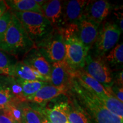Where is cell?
<instances>
[{
	"instance_id": "cell-1",
	"label": "cell",
	"mask_w": 123,
	"mask_h": 123,
	"mask_svg": "<svg viewBox=\"0 0 123 123\" xmlns=\"http://www.w3.org/2000/svg\"><path fill=\"white\" fill-rule=\"evenodd\" d=\"M69 88L85 109L86 113L96 123H123V119L109 111L95 95L72 77Z\"/></svg>"
},
{
	"instance_id": "cell-2",
	"label": "cell",
	"mask_w": 123,
	"mask_h": 123,
	"mask_svg": "<svg viewBox=\"0 0 123 123\" xmlns=\"http://www.w3.org/2000/svg\"><path fill=\"white\" fill-rule=\"evenodd\" d=\"M35 48H36L35 43L31 40L19 20L12 12L10 24L4 39L0 43V50L18 58L24 57L30 50Z\"/></svg>"
},
{
	"instance_id": "cell-3",
	"label": "cell",
	"mask_w": 123,
	"mask_h": 123,
	"mask_svg": "<svg viewBox=\"0 0 123 123\" xmlns=\"http://www.w3.org/2000/svg\"><path fill=\"white\" fill-rule=\"evenodd\" d=\"M66 50V62L72 71L83 69L89 51L78 37V25H70L59 28Z\"/></svg>"
},
{
	"instance_id": "cell-4",
	"label": "cell",
	"mask_w": 123,
	"mask_h": 123,
	"mask_svg": "<svg viewBox=\"0 0 123 123\" xmlns=\"http://www.w3.org/2000/svg\"><path fill=\"white\" fill-rule=\"evenodd\" d=\"M12 12L19 20L35 46L53 30L50 22L43 14L35 12Z\"/></svg>"
},
{
	"instance_id": "cell-5",
	"label": "cell",
	"mask_w": 123,
	"mask_h": 123,
	"mask_svg": "<svg viewBox=\"0 0 123 123\" xmlns=\"http://www.w3.org/2000/svg\"><path fill=\"white\" fill-rule=\"evenodd\" d=\"M36 48L50 64L66 62V50L63 38L59 29H53Z\"/></svg>"
},
{
	"instance_id": "cell-6",
	"label": "cell",
	"mask_w": 123,
	"mask_h": 123,
	"mask_svg": "<svg viewBox=\"0 0 123 123\" xmlns=\"http://www.w3.org/2000/svg\"><path fill=\"white\" fill-rule=\"evenodd\" d=\"M120 34L121 30L117 25L110 22L104 24L95 43L96 56L103 57L107 51L116 45Z\"/></svg>"
},
{
	"instance_id": "cell-7",
	"label": "cell",
	"mask_w": 123,
	"mask_h": 123,
	"mask_svg": "<svg viewBox=\"0 0 123 123\" xmlns=\"http://www.w3.org/2000/svg\"><path fill=\"white\" fill-rule=\"evenodd\" d=\"M83 69L103 86H111L113 83L111 71L103 57L96 56L93 58L88 54Z\"/></svg>"
},
{
	"instance_id": "cell-8",
	"label": "cell",
	"mask_w": 123,
	"mask_h": 123,
	"mask_svg": "<svg viewBox=\"0 0 123 123\" xmlns=\"http://www.w3.org/2000/svg\"><path fill=\"white\" fill-rule=\"evenodd\" d=\"M111 5L105 0L88 1L84 8L83 18L99 26L110 13Z\"/></svg>"
},
{
	"instance_id": "cell-9",
	"label": "cell",
	"mask_w": 123,
	"mask_h": 123,
	"mask_svg": "<svg viewBox=\"0 0 123 123\" xmlns=\"http://www.w3.org/2000/svg\"><path fill=\"white\" fill-rule=\"evenodd\" d=\"M88 1L71 0L63 2L61 28L70 25H78L83 18L84 8Z\"/></svg>"
},
{
	"instance_id": "cell-10",
	"label": "cell",
	"mask_w": 123,
	"mask_h": 123,
	"mask_svg": "<svg viewBox=\"0 0 123 123\" xmlns=\"http://www.w3.org/2000/svg\"><path fill=\"white\" fill-rule=\"evenodd\" d=\"M25 64L34 69L49 82L51 72V64L41 54L37 48L32 49L23 57Z\"/></svg>"
},
{
	"instance_id": "cell-11",
	"label": "cell",
	"mask_w": 123,
	"mask_h": 123,
	"mask_svg": "<svg viewBox=\"0 0 123 123\" xmlns=\"http://www.w3.org/2000/svg\"><path fill=\"white\" fill-rule=\"evenodd\" d=\"M68 90L69 87L67 86H54L48 84L42 87L33 96L28 98L27 101L44 105L60 95L65 94Z\"/></svg>"
},
{
	"instance_id": "cell-12",
	"label": "cell",
	"mask_w": 123,
	"mask_h": 123,
	"mask_svg": "<svg viewBox=\"0 0 123 123\" xmlns=\"http://www.w3.org/2000/svg\"><path fill=\"white\" fill-rule=\"evenodd\" d=\"M70 75L76 79L81 86L93 93L95 96H112L108 93L105 87L103 84L93 79L83 69L71 71Z\"/></svg>"
},
{
	"instance_id": "cell-13",
	"label": "cell",
	"mask_w": 123,
	"mask_h": 123,
	"mask_svg": "<svg viewBox=\"0 0 123 123\" xmlns=\"http://www.w3.org/2000/svg\"><path fill=\"white\" fill-rule=\"evenodd\" d=\"M71 71L66 62L51 63L49 82L54 86H65L69 87L72 79L70 75Z\"/></svg>"
},
{
	"instance_id": "cell-14",
	"label": "cell",
	"mask_w": 123,
	"mask_h": 123,
	"mask_svg": "<svg viewBox=\"0 0 123 123\" xmlns=\"http://www.w3.org/2000/svg\"><path fill=\"white\" fill-rule=\"evenodd\" d=\"M43 14L48 19L54 29L61 28L62 23L63 1L59 0L46 1L41 6Z\"/></svg>"
},
{
	"instance_id": "cell-15",
	"label": "cell",
	"mask_w": 123,
	"mask_h": 123,
	"mask_svg": "<svg viewBox=\"0 0 123 123\" xmlns=\"http://www.w3.org/2000/svg\"><path fill=\"white\" fill-rule=\"evenodd\" d=\"M98 27L90 21L82 18L78 24V37L81 42L88 51L96 42L98 37Z\"/></svg>"
},
{
	"instance_id": "cell-16",
	"label": "cell",
	"mask_w": 123,
	"mask_h": 123,
	"mask_svg": "<svg viewBox=\"0 0 123 123\" xmlns=\"http://www.w3.org/2000/svg\"><path fill=\"white\" fill-rule=\"evenodd\" d=\"M69 111L70 105L68 103L61 102L55 104L51 108H46L39 112L53 123H68Z\"/></svg>"
},
{
	"instance_id": "cell-17",
	"label": "cell",
	"mask_w": 123,
	"mask_h": 123,
	"mask_svg": "<svg viewBox=\"0 0 123 123\" xmlns=\"http://www.w3.org/2000/svg\"><path fill=\"white\" fill-rule=\"evenodd\" d=\"M14 77L24 80H38L48 82L38 72L25 64L22 61H18L15 64Z\"/></svg>"
},
{
	"instance_id": "cell-18",
	"label": "cell",
	"mask_w": 123,
	"mask_h": 123,
	"mask_svg": "<svg viewBox=\"0 0 123 123\" xmlns=\"http://www.w3.org/2000/svg\"><path fill=\"white\" fill-rule=\"evenodd\" d=\"M5 1L12 11L35 12L43 14L42 7L35 0H9Z\"/></svg>"
},
{
	"instance_id": "cell-19",
	"label": "cell",
	"mask_w": 123,
	"mask_h": 123,
	"mask_svg": "<svg viewBox=\"0 0 123 123\" xmlns=\"http://www.w3.org/2000/svg\"><path fill=\"white\" fill-rule=\"evenodd\" d=\"M11 104H15L9 83V76L0 75V110H4Z\"/></svg>"
},
{
	"instance_id": "cell-20",
	"label": "cell",
	"mask_w": 123,
	"mask_h": 123,
	"mask_svg": "<svg viewBox=\"0 0 123 123\" xmlns=\"http://www.w3.org/2000/svg\"><path fill=\"white\" fill-rule=\"evenodd\" d=\"M95 96L109 111L123 119V102L113 96Z\"/></svg>"
},
{
	"instance_id": "cell-21",
	"label": "cell",
	"mask_w": 123,
	"mask_h": 123,
	"mask_svg": "<svg viewBox=\"0 0 123 123\" xmlns=\"http://www.w3.org/2000/svg\"><path fill=\"white\" fill-rule=\"evenodd\" d=\"M70 111L68 115V123H92L88 115L75 101L68 103Z\"/></svg>"
},
{
	"instance_id": "cell-22",
	"label": "cell",
	"mask_w": 123,
	"mask_h": 123,
	"mask_svg": "<svg viewBox=\"0 0 123 123\" xmlns=\"http://www.w3.org/2000/svg\"><path fill=\"white\" fill-rule=\"evenodd\" d=\"M17 62L14 56L0 50V75L14 76L15 66Z\"/></svg>"
},
{
	"instance_id": "cell-23",
	"label": "cell",
	"mask_w": 123,
	"mask_h": 123,
	"mask_svg": "<svg viewBox=\"0 0 123 123\" xmlns=\"http://www.w3.org/2000/svg\"><path fill=\"white\" fill-rule=\"evenodd\" d=\"M17 79L21 86L23 95L26 100V101L28 98L34 95L42 87L48 84V82L43 81H28L18 79V78H17Z\"/></svg>"
},
{
	"instance_id": "cell-24",
	"label": "cell",
	"mask_w": 123,
	"mask_h": 123,
	"mask_svg": "<svg viewBox=\"0 0 123 123\" xmlns=\"http://www.w3.org/2000/svg\"><path fill=\"white\" fill-rule=\"evenodd\" d=\"M103 59L107 64L111 67H117L122 66L123 63V44H117L110 53L103 56Z\"/></svg>"
},
{
	"instance_id": "cell-25",
	"label": "cell",
	"mask_w": 123,
	"mask_h": 123,
	"mask_svg": "<svg viewBox=\"0 0 123 123\" xmlns=\"http://www.w3.org/2000/svg\"><path fill=\"white\" fill-rule=\"evenodd\" d=\"M22 123H42L43 116L38 111L28 105L21 104Z\"/></svg>"
},
{
	"instance_id": "cell-26",
	"label": "cell",
	"mask_w": 123,
	"mask_h": 123,
	"mask_svg": "<svg viewBox=\"0 0 123 123\" xmlns=\"http://www.w3.org/2000/svg\"><path fill=\"white\" fill-rule=\"evenodd\" d=\"M5 115H7L18 123H22V110L21 104H11L3 110Z\"/></svg>"
},
{
	"instance_id": "cell-27",
	"label": "cell",
	"mask_w": 123,
	"mask_h": 123,
	"mask_svg": "<svg viewBox=\"0 0 123 123\" xmlns=\"http://www.w3.org/2000/svg\"><path fill=\"white\" fill-rule=\"evenodd\" d=\"M12 15V12L10 9H9L0 18V43L4 39L5 34L11 20Z\"/></svg>"
},
{
	"instance_id": "cell-28",
	"label": "cell",
	"mask_w": 123,
	"mask_h": 123,
	"mask_svg": "<svg viewBox=\"0 0 123 123\" xmlns=\"http://www.w3.org/2000/svg\"><path fill=\"white\" fill-rule=\"evenodd\" d=\"M115 83H113L115 85L119 86V87H123V70L119 72L116 75L115 79L114 80Z\"/></svg>"
},
{
	"instance_id": "cell-29",
	"label": "cell",
	"mask_w": 123,
	"mask_h": 123,
	"mask_svg": "<svg viewBox=\"0 0 123 123\" xmlns=\"http://www.w3.org/2000/svg\"><path fill=\"white\" fill-rule=\"evenodd\" d=\"M0 123H18L14 120L7 115L3 114H0Z\"/></svg>"
},
{
	"instance_id": "cell-30",
	"label": "cell",
	"mask_w": 123,
	"mask_h": 123,
	"mask_svg": "<svg viewBox=\"0 0 123 123\" xmlns=\"http://www.w3.org/2000/svg\"><path fill=\"white\" fill-rule=\"evenodd\" d=\"M9 9L8 6H7L6 4L5 3V1H1L0 0V18Z\"/></svg>"
},
{
	"instance_id": "cell-31",
	"label": "cell",
	"mask_w": 123,
	"mask_h": 123,
	"mask_svg": "<svg viewBox=\"0 0 123 123\" xmlns=\"http://www.w3.org/2000/svg\"><path fill=\"white\" fill-rule=\"evenodd\" d=\"M42 123H53L51 122V121H49L48 119H46V117H43V120H42Z\"/></svg>"
}]
</instances>
